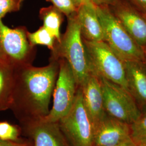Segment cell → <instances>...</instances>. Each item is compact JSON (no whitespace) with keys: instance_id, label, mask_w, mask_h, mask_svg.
Here are the masks:
<instances>
[{"instance_id":"23","label":"cell","mask_w":146,"mask_h":146,"mask_svg":"<svg viewBox=\"0 0 146 146\" xmlns=\"http://www.w3.org/2000/svg\"><path fill=\"white\" fill-rule=\"evenodd\" d=\"M0 146H33V144L31 141H5L0 139Z\"/></svg>"},{"instance_id":"9","label":"cell","mask_w":146,"mask_h":146,"mask_svg":"<svg viewBox=\"0 0 146 146\" xmlns=\"http://www.w3.org/2000/svg\"><path fill=\"white\" fill-rule=\"evenodd\" d=\"M131 139L130 125L108 114L94 125V146H116Z\"/></svg>"},{"instance_id":"5","label":"cell","mask_w":146,"mask_h":146,"mask_svg":"<svg viewBox=\"0 0 146 146\" xmlns=\"http://www.w3.org/2000/svg\"><path fill=\"white\" fill-rule=\"evenodd\" d=\"M58 123L70 146H94V123L80 87L72 109Z\"/></svg>"},{"instance_id":"16","label":"cell","mask_w":146,"mask_h":146,"mask_svg":"<svg viewBox=\"0 0 146 146\" xmlns=\"http://www.w3.org/2000/svg\"><path fill=\"white\" fill-rule=\"evenodd\" d=\"M63 15L53 5L42 8L39 13L40 17L43 21V26L55 37L58 43L60 42L61 39L60 28L63 20Z\"/></svg>"},{"instance_id":"18","label":"cell","mask_w":146,"mask_h":146,"mask_svg":"<svg viewBox=\"0 0 146 146\" xmlns=\"http://www.w3.org/2000/svg\"><path fill=\"white\" fill-rule=\"evenodd\" d=\"M131 140L139 146L146 143V110L130 125Z\"/></svg>"},{"instance_id":"3","label":"cell","mask_w":146,"mask_h":146,"mask_svg":"<svg viewBox=\"0 0 146 146\" xmlns=\"http://www.w3.org/2000/svg\"><path fill=\"white\" fill-rule=\"evenodd\" d=\"M104 32V41L124 62L145 61L144 49L131 37L109 6H96Z\"/></svg>"},{"instance_id":"1","label":"cell","mask_w":146,"mask_h":146,"mask_svg":"<svg viewBox=\"0 0 146 146\" xmlns=\"http://www.w3.org/2000/svg\"><path fill=\"white\" fill-rule=\"evenodd\" d=\"M59 68L58 60L51 58L49 64L44 67H35L27 63L16 67L11 108L22 122L48 114Z\"/></svg>"},{"instance_id":"12","label":"cell","mask_w":146,"mask_h":146,"mask_svg":"<svg viewBox=\"0 0 146 146\" xmlns=\"http://www.w3.org/2000/svg\"><path fill=\"white\" fill-rule=\"evenodd\" d=\"M78 87L81 89L84 104L95 125L107 114L104 110L100 78L90 74L87 80Z\"/></svg>"},{"instance_id":"4","label":"cell","mask_w":146,"mask_h":146,"mask_svg":"<svg viewBox=\"0 0 146 146\" xmlns=\"http://www.w3.org/2000/svg\"><path fill=\"white\" fill-rule=\"evenodd\" d=\"M83 40L91 74L109 80L129 92L125 62L104 41Z\"/></svg>"},{"instance_id":"27","label":"cell","mask_w":146,"mask_h":146,"mask_svg":"<svg viewBox=\"0 0 146 146\" xmlns=\"http://www.w3.org/2000/svg\"><path fill=\"white\" fill-rule=\"evenodd\" d=\"M144 55H145V62L146 64V46L144 48Z\"/></svg>"},{"instance_id":"19","label":"cell","mask_w":146,"mask_h":146,"mask_svg":"<svg viewBox=\"0 0 146 146\" xmlns=\"http://www.w3.org/2000/svg\"><path fill=\"white\" fill-rule=\"evenodd\" d=\"M20 129L17 125L9 122H0V139L5 141H18L20 135Z\"/></svg>"},{"instance_id":"7","label":"cell","mask_w":146,"mask_h":146,"mask_svg":"<svg viewBox=\"0 0 146 146\" xmlns=\"http://www.w3.org/2000/svg\"><path fill=\"white\" fill-rule=\"evenodd\" d=\"M99 78L106 113L129 125L137 120L142 113L131 93L117 84Z\"/></svg>"},{"instance_id":"8","label":"cell","mask_w":146,"mask_h":146,"mask_svg":"<svg viewBox=\"0 0 146 146\" xmlns=\"http://www.w3.org/2000/svg\"><path fill=\"white\" fill-rule=\"evenodd\" d=\"M59 72L53 92L52 109L43 120L58 122L68 114L74 103L78 86L67 61L59 58Z\"/></svg>"},{"instance_id":"14","label":"cell","mask_w":146,"mask_h":146,"mask_svg":"<svg viewBox=\"0 0 146 146\" xmlns=\"http://www.w3.org/2000/svg\"><path fill=\"white\" fill-rule=\"evenodd\" d=\"M82 38L88 41H104V32L93 2L80 6L76 12Z\"/></svg>"},{"instance_id":"22","label":"cell","mask_w":146,"mask_h":146,"mask_svg":"<svg viewBox=\"0 0 146 146\" xmlns=\"http://www.w3.org/2000/svg\"><path fill=\"white\" fill-rule=\"evenodd\" d=\"M146 18V0H122Z\"/></svg>"},{"instance_id":"28","label":"cell","mask_w":146,"mask_h":146,"mask_svg":"<svg viewBox=\"0 0 146 146\" xmlns=\"http://www.w3.org/2000/svg\"><path fill=\"white\" fill-rule=\"evenodd\" d=\"M146 146V143H145L143 144H142V145H139V146Z\"/></svg>"},{"instance_id":"15","label":"cell","mask_w":146,"mask_h":146,"mask_svg":"<svg viewBox=\"0 0 146 146\" xmlns=\"http://www.w3.org/2000/svg\"><path fill=\"white\" fill-rule=\"evenodd\" d=\"M15 68L0 63V111L11 108L15 87Z\"/></svg>"},{"instance_id":"11","label":"cell","mask_w":146,"mask_h":146,"mask_svg":"<svg viewBox=\"0 0 146 146\" xmlns=\"http://www.w3.org/2000/svg\"><path fill=\"white\" fill-rule=\"evenodd\" d=\"M131 37L143 49L146 46V18L122 0L109 7Z\"/></svg>"},{"instance_id":"13","label":"cell","mask_w":146,"mask_h":146,"mask_svg":"<svg viewBox=\"0 0 146 146\" xmlns=\"http://www.w3.org/2000/svg\"><path fill=\"white\" fill-rule=\"evenodd\" d=\"M128 90L138 104L146 110V64L142 61L125 62Z\"/></svg>"},{"instance_id":"6","label":"cell","mask_w":146,"mask_h":146,"mask_svg":"<svg viewBox=\"0 0 146 146\" xmlns=\"http://www.w3.org/2000/svg\"><path fill=\"white\" fill-rule=\"evenodd\" d=\"M25 27L14 29L6 26L0 19V63L17 67L31 63L35 54L30 45Z\"/></svg>"},{"instance_id":"20","label":"cell","mask_w":146,"mask_h":146,"mask_svg":"<svg viewBox=\"0 0 146 146\" xmlns=\"http://www.w3.org/2000/svg\"><path fill=\"white\" fill-rule=\"evenodd\" d=\"M52 2V5L60 11L67 17L75 14L78 8L74 5L72 0H47Z\"/></svg>"},{"instance_id":"26","label":"cell","mask_w":146,"mask_h":146,"mask_svg":"<svg viewBox=\"0 0 146 146\" xmlns=\"http://www.w3.org/2000/svg\"><path fill=\"white\" fill-rule=\"evenodd\" d=\"M116 146H137L135 143L133 142V141L131 139L129 140L125 141V142H123L119 145Z\"/></svg>"},{"instance_id":"10","label":"cell","mask_w":146,"mask_h":146,"mask_svg":"<svg viewBox=\"0 0 146 146\" xmlns=\"http://www.w3.org/2000/svg\"><path fill=\"white\" fill-rule=\"evenodd\" d=\"M33 146H70L58 122L42 118L23 122Z\"/></svg>"},{"instance_id":"2","label":"cell","mask_w":146,"mask_h":146,"mask_svg":"<svg viewBox=\"0 0 146 146\" xmlns=\"http://www.w3.org/2000/svg\"><path fill=\"white\" fill-rule=\"evenodd\" d=\"M67 19L66 31L61 36L60 42L56 43L50 58L67 61L78 87L87 80L91 73L76 13Z\"/></svg>"},{"instance_id":"17","label":"cell","mask_w":146,"mask_h":146,"mask_svg":"<svg viewBox=\"0 0 146 146\" xmlns=\"http://www.w3.org/2000/svg\"><path fill=\"white\" fill-rule=\"evenodd\" d=\"M27 38L31 47H35L37 45L44 46L52 52L54 50L57 42L55 37L43 26L33 33L27 31Z\"/></svg>"},{"instance_id":"21","label":"cell","mask_w":146,"mask_h":146,"mask_svg":"<svg viewBox=\"0 0 146 146\" xmlns=\"http://www.w3.org/2000/svg\"><path fill=\"white\" fill-rule=\"evenodd\" d=\"M24 0H0V19L9 13L19 11Z\"/></svg>"},{"instance_id":"24","label":"cell","mask_w":146,"mask_h":146,"mask_svg":"<svg viewBox=\"0 0 146 146\" xmlns=\"http://www.w3.org/2000/svg\"><path fill=\"white\" fill-rule=\"evenodd\" d=\"M118 1L119 0H92L96 6L107 5L109 7L115 5Z\"/></svg>"},{"instance_id":"25","label":"cell","mask_w":146,"mask_h":146,"mask_svg":"<svg viewBox=\"0 0 146 146\" xmlns=\"http://www.w3.org/2000/svg\"><path fill=\"white\" fill-rule=\"evenodd\" d=\"M74 5L78 8L80 6L87 4L90 2H92V0H72Z\"/></svg>"}]
</instances>
